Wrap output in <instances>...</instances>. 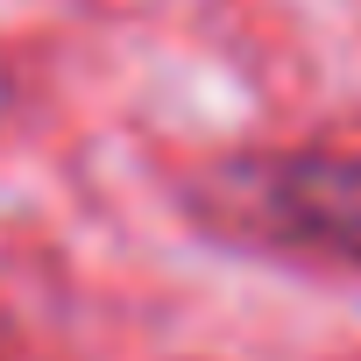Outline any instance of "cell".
Here are the masks:
<instances>
[{
	"instance_id": "1",
	"label": "cell",
	"mask_w": 361,
	"mask_h": 361,
	"mask_svg": "<svg viewBox=\"0 0 361 361\" xmlns=\"http://www.w3.org/2000/svg\"><path fill=\"white\" fill-rule=\"evenodd\" d=\"M199 213L241 241L361 269V156L333 149L234 156L199 185Z\"/></svg>"
},
{
	"instance_id": "2",
	"label": "cell",
	"mask_w": 361,
	"mask_h": 361,
	"mask_svg": "<svg viewBox=\"0 0 361 361\" xmlns=\"http://www.w3.org/2000/svg\"><path fill=\"white\" fill-rule=\"evenodd\" d=\"M8 114H15V64L0 57V128H8Z\"/></svg>"
}]
</instances>
